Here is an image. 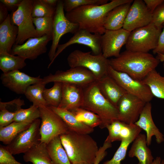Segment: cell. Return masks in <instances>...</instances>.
I'll list each match as a JSON object with an SVG mask.
<instances>
[{"mask_svg":"<svg viewBox=\"0 0 164 164\" xmlns=\"http://www.w3.org/2000/svg\"><path fill=\"white\" fill-rule=\"evenodd\" d=\"M142 130L139 128L130 137L121 141L119 147L112 158L105 161L103 164H121V161L125 157L129 145L140 133Z\"/></svg>","mask_w":164,"mask_h":164,"instance_id":"obj_34","label":"cell"},{"mask_svg":"<svg viewBox=\"0 0 164 164\" xmlns=\"http://www.w3.org/2000/svg\"><path fill=\"white\" fill-rule=\"evenodd\" d=\"M156 58L161 62H163V66L164 69V54L158 53Z\"/></svg>","mask_w":164,"mask_h":164,"instance_id":"obj_51","label":"cell"},{"mask_svg":"<svg viewBox=\"0 0 164 164\" xmlns=\"http://www.w3.org/2000/svg\"><path fill=\"white\" fill-rule=\"evenodd\" d=\"M152 23L158 27L163 26L164 23V2L152 12Z\"/></svg>","mask_w":164,"mask_h":164,"instance_id":"obj_42","label":"cell"},{"mask_svg":"<svg viewBox=\"0 0 164 164\" xmlns=\"http://www.w3.org/2000/svg\"><path fill=\"white\" fill-rule=\"evenodd\" d=\"M0 79L3 85L17 94H24L30 86L42 82L40 76H30L20 71L15 70L1 74Z\"/></svg>","mask_w":164,"mask_h":164,"instance_id":"obj_18","label":"cell"},{"mask_svg":"<svg viewBox=\"0 0 164 164\" xmlns=\"http://www.w3.org/2000/svg\"><path fill=\"white\" fill-rule=\"evenodd\" d=\"M101 35L91 33L88 31L79 29L68 41L65 43L59 44L53 60L48 67H50L58 56L68 46L74 44L85 45L90 48L94 55L102 53L101 47Z\"/></svg>","mask_w":164,"mask_h":164,"instance_id":"obj_14","label":"cell"},{"mask_svg":"<svg viewBox=\"0 0 164 164\" xmlns=\"http://www.w3.org/2000/svg\"><path fill=\"white\" fill-rule=\"evenodd\" d=\"M63 95L62 83L54 82L53 86L50 88H45L43 96L48 106L58 107L62 101Z\"/></svg>","mask_w":164,"mask_h":164,"instance_id":"obj_35","label":"cell"},{"mask_svg":"<svg viewBox=\"0 0 164 164\" xmlns=\"http://www.w3.org/2000/svg\"><path fill=\"white\" fill-rule=\"evenodd\" d=\"M62 101L58 107L71 111L81 107L84 100V87L74 84L62 83Z\"/></svg>","mask_w":164,"mask_h":164,"instance_id":"obj_20","label":"cell"},{"mask_svg":"<svg viewBox=\"0 0 164 164\" xmlns=\"http://www.w3.org/2000/svg\"><path fill=\"white\" fill-rule=\"evenodd\" d=\"M139 127L135 124H127L118 120L107 126L108 135L104 142L111 143L128 138Z\"/></svg>","mask_w":164,"mask_h":164,"instance_id":"obj_24","label":"cell"},{"mask_svg":"<svg viewBox=\"0 0 164 164\" xmlns=\"http://www.w3.org/2000/svg\"><path fill=\"white\" fill-rule=\"evenodd\" d=\"M25 104L24 100L20 98H15L6 102H0V110H5L12 113H16Z\"/></svg>","mask_w":164,"mask_h":164,"instance_id":"obj_40","label":"cell"},{"mask_svg":"<svg viewBox=\"0 0 164 164\" xmlns=\"http://www.w3.org/2000/svg\"><path fill=\"white\" fill-rule=\"evenodd\" d=\"M97 81L103 95L117 107L119 100L127 92L108 74Z\"/></svg>","mask_w":164,"mask_h":164,"instance_id":"obj_22","label":"cell"},{"mask_svg":"<svg viewBox=\"0 0 164 164\" xmlns=\"http://www.w3.org/2000/svg\"><path fill=\"white\" fill-rule=\"evenodd\" d=\"M91 52L76 50L69 55L67 60L70 68L82 67L91 71L97 81L108 74L109 59L102 53L95 55Z\"/></svg>","mask_w":164,"mask_h":164,"instance_id":"obj_5","label":"cell"},{"mask_svg":"<svg viewBox=\"0 0 164 164\" xmlns=\"http://www.w3.org/2000/svg\"><path fill=\"white\" fill-rule=\"evenodd\" d=\"M142 81L149 87L153 96L164 99V76L155 69L151 71Z\"/></svg>","mask_w":164,"mask_h":164,"instance_id":"obj_29","label":"cell"},{"mask_svg":"<svg viewBox=\"0 0 164 164\" xmlns=\"http://www.w3.org/2000/svg\"><path fill=\"white\" fill-rule=\"evenodd\" d=\"M162 26L163 30L159 37L157 46L152 51L154 54H164V23Z\"/></svg>","mask_w":164,"mask_h":164,"instance_id":"obj_45","label":"cell"},{"mask_svg":"<svg viewBox=\"0 0 164 164\" xmlns=\"http://www.w3.org/2000/svg\"><path fill=\"white\" fill-rule=\"evenodd\" d=\"M132 0H112L101 5H87L76 8L65 14L71 22L79 26V29L102 35L106 29L104 22L108 13L115 7Z\"/></svg>","mask_w":164,"mask_h":164,"instance_id":"obj_1","label":"cell"},{"mask_svg":"<svg viewBox=\"0 0 164 164\" xmlns=\"http://www.w3.org/2000/svg\"><path fill=\"white\" fill-rule=\"evenodd\" d=\"M41 120L33 121L29 127L19 133L6 148L12 155L24 153L40 142L39 128Z\"/></svg>","mask_w":164,"mask_h":164,"instance_id":"obj_11","label":"cell"},{"mask_svg":"<svg viewBox=\"0 0 164 164\" xmlns=\"http://www.w3.org/2000/svg\"><path fill=\"white\" fill-rule=\"evenodd\" d=\"M23 159L25 162H30L33 164H53L46 144L44 143H39L24 153Z\"/></svg>","mask_w":164,"mask_h":164,"instance_id":"obj_27","label":"cell"},{"mask_svg":"<svg viewBox=\"0 0 164 164\" xmlns=\"http://www.w3.org/2000/svg\"><path fill=\"white\" fill-rule=\"evenodd\" d=\"M112 147L111 143L104 142L99 149L93 164H99L107 154V150Z\"/></svg>","mask_w":164,"mask_h":164,"instance_id":"obj_44","label":"cell"},{"mask_svg":"<svg viewBox=\"0 0 164 164\" xmlns=\"http://www.w3.org/2000/svg\"><path fill=\"white\" fill-rule=\"evenodd\" d=\"M26 60L18 55L0 54V69L4 73L19 70L26 66Z\"/></svg>","mask_w":164,"mask_h":164,"instance_id":"obj_31","label":"cell"},{"mask_svg":"<svg viewBox=\"0 0 164 164\" xmlns=\"http://www.w3.org/2000/svg\"><path fill=\"white\" fill-rule=\"evenodd\" d=\"M108 73L127 93L140 98L145 103L150 102L153 96L149 88L142 81L136 80L127 74L117 71L110 65Z\"/></svg>","mask_w":164,"mask_h":164,"instance_id":"obj_12","label":"cell"},{"mask_svg":"<svg viewBox=\"0 0 164 164\" xmlns=\"http://www.w3.org/2000/svg\"><path fill=\"white\" fill-rule=\"evenodd\" d=\"M64 11L63 0H58L53 17L52 43L48 54L50 62L53 59L61 37L67 33L74 34L79 29L78 24L70 21Z\"/></svg>","mask_w":164,"mask_h":164,"instance_id":"obj_9","label":"cell"},{"mask_svg":"<svg viewBox=\"0 0 164 164\" xmlns=\"http://www.w3.org/2000/svg\"><path fill=\"white\" fill-rule=\"evenodd\" d=\"M152 164H164V159L160 157L157 156L154 159Z\"/></svg>","mask_w":164,"mask_h":164,"instance_id":"obj_50","label":"cell"},{"mask_svg":"<svg viewBox=\"0 0 164 164\" xmlns=\"http://www.w3.org/2000/svg\"><path fill=\"white\" fill-rule=\"evenodd\" d=\"M74 164H91L88 163H85V162H81V163H76Z\"/></svg>","mask_w":164,"mask_h":164,"instance_id":"obj_52","label":"cell"},{"mask_svg":"<svg viewBox=\"0 0 164 164\" xmlns=\"http://www.w3.org/2000/svg\"><path fill=\"white\" fill-rule=\"evenodd\" d=\"M17 26L11 22L10 15L0 24V54H10L18 36Z\"/></svg>","mask_w":164,"mask_h":164,"instance_id":"obj_21","label":"cell"},{"mask_svg":"<svg viewBox=\"0 0 164 164\" xmlns=\"http://www.w3.org/2000/svg\"><path fill=\"white\" fill-rule=\"evenodd\" d=\"M146 103L138 97L127 93L117 104L118 120L127 124H135L138 120Z\"/></svg>","mask_w":164,"mask_h":164,"instance_id":"obj_13","label":"cell"},{"mask_svg":"<svg viewBox=\"0 0 164 164\" xmlns=\"http://www.w3.org/2000/svg\"><path fill=\"white\" fill-rule=\"evenodd\" d=\"M152 13L143 0H135L131 5L123 28L129 32L146 26L152 22Z\"/></svg>","mask_w":164,"mask_h":164,"instance_id":"obj_17","label":"cell"},{"mask_svg":"<svg viewBox=\"0 0 164 164\" xmlns=\"http://www.w3.org/2000/svg\"><path fill=\"white\" fill-rule=\"evenodd\" d=\"M32 0H22L10 14L12 23L18 29L16 44L21 45L30 38L37 37L32 16Z\"/></svg>","mask_w":164,"mask_h":164,"instance_id":"obj_7","label":"cell"},{"mask_svg":"<svg viewBox=\"0 0 164 164\" xmlns=\"http://www.w3.org/2000/svg\"><path fill=\"white\" fill-rule=\"evenodd\" d=\"M53 18L42 17L33 18L37 37L45 35L52 36Z\"/></svg>","mask_w":164,"mask_h":164,"instance_id":"obj_36","label":"cell"},{"mask_svg":"<svg viewBox=\"0 0 164 164\" xmlns=\"http://www.w3.org/2000/svg\"><path fill=\"white\" fill-rule=\"evenodd\" d=\"M132 2L120 5L108 13L104 22V26L106 30H116L123 28Z\"/></svg>","mask_w":164,"mask_h":164,"instance_id":"obj_25","label":"cell"},{"mask_svg":"<svg viewBox=\"0 0 164 164\" xmlns=\"http://www.w3.org/2000/svg\"><path fill=\"white\" fill-rule=\"evenodd\" d=\"M6 6L0 2V24L3 22L7 17L9 14Z\"/></svg>","mask_w":164,"mask_h":164,"instance_id":"obj_48","label":"cell"},{"mask_svg":"<svg viewBox=\"0 0 164 164\" xmlns=\"http://www.w3.org/2000/svg\"><path fill=\"white\" fill-rule=\"evenodd\" d=\"M160 61L149 53L127 50L119 56L109 59V65L114 70L125 73L133 78L142 81Z\"/></svg>","mask_w":164,"mask_h":164,"instance_id":"obj_2","label":"cell"},{"mask_svg":"<svg viewBox=\"0 0 164 164\" xmlns=\"http://www.w3.org/2000/svg\"><path fill=\"white\" fill-rule=\"evenodd\" d=\"M33 121H14L6 126L0 128V141L6 145L9 144L19 133L28 128Z\"/></svg>","mask_w":164,"mask_h":164,"instance_id":"obj_30","label":"cell"},{"mask_svg":"<svg viewBox=\"0 0 164 164\" xmlns=\"http://www.w3.org/2000/svg\"><path fill=\"white\" fill-rule=\"evenodd\" d=\"M74 115L79 121L91 128H94L102 124L99 116L94 113L81 107L70 111Z\"/></svg>","mask_w":164,"mask_h":164,"instance_id":"obj_33","label":"cell"},{"mask_svg":"<svg viewBox=\"0 0 164 164\" xmlns=\"http://www.w3.org/2000/svg\"><path fill=\"white\" fill-rule=\"evenodd\" d=\"M108 0H64V10L70 12L77 8L87 5H101L108 3Z\"/></svg>","mask_w":164,"mask_h":164,"instance_id":"obj_39","label":"cell"},{"mask_svg":"<svg viewBox=\"0 0 164 164\" xmlns=\"http://www.w3.org/2000/svg\"><path fill=\"white\" fill-rule=\"evenodd\" d=\"M39 107L32 105L27 109L21 108L15 114L14 121L18 122L33 121L40 118Z\"/></svg>","mask_w":164,"mask_h":164,"instance_id":"obj_38","label":"cell"},{"mask_svg":"<svg viewBox=\"0 0 164 164\" xmlns=\"http://www.w3.org/2000/svg\"><path fill=\"white\" fill-rule=\"evenodd\" d=\"M130 32L123 28L116 30H106L101 38L103 56L107 59L118 57L121 48L127 43Z\"/></svg>","mask_w":164,"mask_h":164,"instance_id":"obj_15","label":"cell"},{"mask_svg":"<svg viewBox=\"0 0 164 164\" xmlns=\"http://www.w3.org/2000/svg\"><path fill=\"white\" fill-rule=\"evenodd\" d=\"M43 1L49 5L56 7L58 0H42Z\"/></svg>","mask_w":164,"mask_h":164,"instance_id":"obj_49","label":"cell"},{"mask_svg":"<svg viewBox=\"0 0 164 164\" xmlns=\"http://www.w3.org/2000/svg\"><path fill=\"white\" fill-rule=\"evenodd\" d=\"M0 164H23L18 162L15 159L13 155L9 152L5 146L0 145Z\"/></svg>","mask_w":164,"mask_h":164,"instance_id":"obj_41","label":"cell"},{"mask_svg":"<svg viewBox=\"0 0 164 164\" xmlns=\"http://www.w3.org/2000/svg\"><path fill=\"white\" fill-rule=\"evenodd\" d=\"M130 158L136 157L138 164H152L154 158L146 142V135L140 133L132 142L128 152Z\"/></svg>","mask_w":164,"mask_h":164,"instance_id":"obj_23","label":"cell"},{"mask_svg":"<svg viewBox=\"0 0 164 164\" xmlns=\"http://www.w3.org/2000/svg\"><path fill=\"white\" fill-rule=\"evenodd\" d=\"M163 26L158 27L152 23L130 32L125 45L126 50L148 53L156 47Z\"/></svg>","mask_w":164,"mask_h":164,"instance_id":"obj_6","label":"cell"},{"mask_svg":"<svg viewBox=\"0 0 164 164\" xmlns=\"http://www.w3.org/2000/svg\"><path fill=\"white\" fill-rule=\"evenodd\" d=\"M0 111V128L6 126L14 121L16 113L10 112L5 110Z\"/></svg>","mask_w":164,"mask_h":164,"instance_id":"obj_43","label":"cell"},{"mask_svg":"<svg viewBox=\"0 0 164 164\" xmlns=\"http://www.w3.org/2000/svg\"><path fill=\"white\" fill-rule=\"evenodd\" d=\"M51 40L52 36L48 35L30 38L21 45L15 44L10 54L20 56L26 60H34L46 53L47 45Z\"/></svg>","mask_w":164,"mask_h":164,"instance_id":"obj_16","label":"cell"},{"mask_svg":"<svg viewBox=\"0 0 164 164\" xmlns=\"http://www.w3.org/2000/svg\"><path fill=\"white\" fill-rule=\"evenodd\" d=\"M39 108L41 119L39 128L41 143L47 144L55 137L68 131L62 119L49 106H43Z\"/></svg>","mask_w":164,"mask_h":164,"instance_id":"obj_8","label":"cell"},{"mask_svg":"<svg viewBox=\"0 0 164 164\" xmlns=\"http://www.w3.org/2000/svg\"><path fill=\"white\" fill-rule=\"evenodd\" d=\"M149 10L152 13L160 5L164 2V0H143Z\"/></svg>","mask_w":164,"mask_h":164,"instance_id":"obj_47","label":"cell"},{"mask_svg":"<svg viewBox=\"0 0 164 164\" xmlns=\"http://www.w3.org/2000/svg\"><path fill=\"white\" fill-rule=\"evenodd\" d=\"M97 81L90 70L82 67L70 68L66 71L58 70L54 74L50 73L42 78V83L46 85L56 82L74 84L84 87Z\"/></svg>","mask_w":164,"mask_h":164,"instance_id":"obj_10","label":"cell"},{"mask_svg":"<svg viewBox=\"0 0 164 164\" xmlns=\"http://www.w3.org/2000/svg\"><path fill=\"white\" fill-rule=\"evenodd\" d=\"M56 7L49 5L42 0H33L32 16L33 18L50 17L53 18Z\"/></svg>","mask_w":164,"mask_h":164,"instance_id":"obj_37","label":"cell"},{"mask_svg":"<svg viewBox=\"0 0 164 164\" xmlns=\"http://www.w3.org/2000/svg\"><path fill=\"white\" fill-rule=\"evenodd\" d=\"M60 138L71 164L81 162L93 164L99 149L97 142L89 134L69 130L60 135Z\"/></svg>","mask_w":164,"mask_h":164,"instance_id":"obj_3","label":"cell"},{"mask_svg":"<svg viewBox=\"0 0 164 164\" xmlns=\"http://www.w3.org/2000/svg\"><path fill=\"white\" fill-rule=\"evenodd\" d=\"M146 133V142L148 146L151 144L152 137L154 136L158 144L164 141V136L155 125L152 115V104L150 102L146 103L138 120L135 123Z\"/></svg>","mask_w":164,"mask_h":164,"instance_id":"obj_19","label":"cell"},{"mask_svg":"<svg viewBox=\"0 0 164 164\" xmlns=\"http://www.w3.org/2000/svg\"><path fill=\"white\" fill-rule=\"evenodd\" d=\"M45 85L42 82L38 83L30 86L26 89L24 94L33 105L39 108L48 106L43 96Z\"/></svg>","mask_w":164,"mask_h":164,"instance_id":"obj_32","label":"cell"},{"mask_svg":"<svg viewBox=\"0 0 164 164\" xmlns=\"http://www.w3.org/2000/svg\"><path fill=\"white\" fill-rule=\"evenodd\" d=\"M49 107L61 118L69 130L79 133L87 134H89L94 132V128L78 121L70 111L57 107Z\"/></svg>","mask_w":164,"mask_h":164,"instance_id":"obj_26","label":"cell"},{"mask_svg":"<svg viewBox=\"0 0 164 164\" xmlns=\"http://www.w3.org/2000/svg\"><path fill=\"white\" fill-rule=\"evenodd\" d=\"M46 147L53 164H71L61 143L60 136L46 144Z\"/></svg>","mask_w":164,"mask_h":164,"instance_id":"obj_28","label":"cell"},{"mask_svg":"<svg viewBox=\"0 0 164 164\" xmlns=\"http://www.w3.org/2000/svg\"><path fill=\"white\" fill-rule=\"evenodd\" d=\"M22 0H0V2L3 4L8 11H15L18 8Z\"/></svg>","mask_w":164,"mask_h":164,"instance_id":"obj_46","label":"cell"},{"mask_svg":"<svg viewBox=\"0 0 164 164\" xmlns=\"http://www.w3.org/2000/svg\"><path fill=\"white\" fill-rule=\"evenodd\" d=\"M84 100L81 108L98 115L102 121L101 128H106L118 120L117 108L111 104L101 92L97 81L84 88Z\"/></svg>","mask_w":164,"mask_h":164,"instance_id":"obj_4","label":"cell"}]
</instances>
